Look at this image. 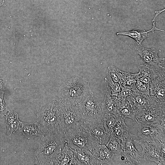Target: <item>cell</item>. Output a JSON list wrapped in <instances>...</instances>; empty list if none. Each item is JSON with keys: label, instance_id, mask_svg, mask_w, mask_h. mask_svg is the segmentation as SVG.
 Instances as JSON below:
<instances>
[{"label": "cell", "instance_id": "1", "mask_svg": "<svg viewBox=\"0 0 165 165\" xmlns=\"http://www.w3.org/2000/svg\"><path fill=\"white\" fill-rule=\"evenodd\" d=\"M58 100L61 104L77 106L93 93L88 80L76 76L65 81L58 90Z\"/></svg>", "mask_w": 165, "mask_h": 165}, {"label": "cell", "instance_id": "2", "mask_svg": "<svg viewBox=\"0 0 165 165\" xmlns=\"http://www.w3.org/2000/svg\"><path fill=\"white\" fill-rule=\"evenodd\" d=\"M41 140L34 152L36 165H53L57 156L65 146L68 145L63 134L50 133Z\"/></svg>", "mask_w": 165, "mask_h": 165}, {"label": "cell", "instance_id": "3", "mask_svg": "<svg viewBox=\"0 0 165 165\" xmlns=\"http://www.w3.org/2000/svg\"><path fill=\"white\" fill-rule=\"evenodd\" d=\"M61 112L59 101L54 100L37 110L36 121L46 135L50 133L61 134L59 130Z\"/></svg>", "mask_w": 165, "mask_h": 165}, {"label": "cell", "instance_id": "4", "mask_svg": "<svg viewBox=\"0 0 165 165\" xmlns=\"http://www.w3.org/2000/svg\"><path fill=\"white\" fill-rule=\"evenodd\" d=\"M60 104L61 108L60 133L64 134L70 130L82 129L84 119L76 106Z\"/></svg>", "mask_w": 165, "mask_h": 165}, {"label": "cell", "instance_id": "5", "mask_svg": "<svg viewBox=\"0 0 165 165\" xmlns=\"http://www.w3.org/2000/svg\"><path fill=\"white\" fill-rule=\"evenodd\" d=\"M68 146L73 150H92L98 143L82 129L69 130L63 134ZM99 144V143H98Z\"/></svg>", "mask_w": 165, "mask_h": 165}, {"label": "cell", "instance_id": "6", "mask_svg": "<svg viewBox=\"0 0 165 165\" xmlns=\"http://www.w3.org/2000/svg\"><path fill=\"white\" fill-rule=\"evenodd\" d=\"M101 103L93 94L87 97L77 105L84 121L93 123L103 124Z\"/></svg>", "mask_w": 165, "mask_h": 165}, {"label": "cell", "instance_id": "7", "mask_svg": "<svg viewBox=\"0 0 165 165\" xmlns=\"http://www.w3.org/2000/svg\"><path fill=\"white\" fill-rule=\"evenodd\" d=\"M138 132L131 134L136 139L140 141L159 142L165 144L164 124L155 123L150 125L138 124Z\"/></svg>", "mask_w": 165, "mask_h": 165}, {"label": "cell", "instance_id": "8", "mask_svg": "<svg viewBox=\"0 0 165 165\" xmlns=\"http://www.w3.org/2000/svg\"><path fill=\"white\" fill-rule=\"evenodd\" d=\"M134 140L141 146V154L144 161L154 162L159 165L165 164V144Z\"/></svg>", "mask_w": 165, "mask_h": 165}, {"label": "cell", "instance_id": "9", "mask_svg": "<svg viewBox=\"0 0 165 165\" xmlns=\"http://www.w3.org/2000/svg\"><path fill=\"white\" fill-rule=\"evenodd\" d=\"M135 49L142 61L155 72L157 75H165V58L159 57L156 50L146 48L141 45L136 46Z\"/></svg>", "mask_w": 165, "mask_h": 165}, {"label": "cell", "instance_id": "10", "mask_svg": "<svg viewBox=\"0 0 165 165\" xmlns=\"http://www.w3.org/2000/svg\"><path fill=\"white\" fill-rule=\"evenodd\" d=\"M165 103L155 102L143 114L136 117L135 121L138 124L145 125H165Z\"/></svg>", "mask_w": 165, "mask_h": 165}, {"label": "cell", "instance_id": "11", "mask_svg": "<svg viewBox=\"0 0 165 165\" xmlns=\"http://www.w3.org/2000/svg\"><path fill=\"white\" fill-rule=\"evenodd\" d=\"M134 142L130 134L128 138L121 143V149L118 154L121 156L122 164L134 165L144 161L142 158L141 152L136 149Z\"/></svg>", "mask_w": 165, "mask_h": 165}, {"label": "cell", "instance_id": "12", "mask_svg": "<svg viewBox=\"0 0 165 165\" xmlns=\"http://www.w3.org/2000/svg\"><path fill=\"white\" fill-rule=\"evenodd\" d=\"M126 98L135 113V118L143 114L155 102L150 96L137 93H134Z\"/></svg>", "mask_w": 165, "mask_h": 165}, {"label": "cell", "instance_id": "13", "mask_svg": "<svg viewBox=\"0 0 165 165\" xmlns=\"http://www.w3.org/2000/svg\"><path fill=\"white\" fill-rule=\"evenodd\" d=\"M82 129L88 133L100 145H106L109 139L110 134L106 132L103 124L91 123L84 121Z\"/></svg>", "mask_w": 165, "mask_h": 165}, {"label": "cell", "instance_id": "14", "mask_svg": "<svg viewBox=\"0 0 165 165\" xmlns=\"http://www.w3.org/2000/svg\"><path fill=\"white\" fill-rule=\"evenodd\" d=\"M165 77L156 76L150 85V95L155 102H165Z\"/></svg>", "mask_w": 165, "mask_h": 165}, {"label": "cell", "instance_id": "15", "mask_svg": "<svg viewBox=\"0 0 165 165\" xmlns=\"http://www.w3.org/2000/svg\"><path fill=\"white\" fill-rule=\"evenodd\" d=\"M99 163L100 165H115V154L105 145L97 144L91 152Z\"/></svg>", "mask_w": 165, "mask_h": 165}, {"label": "cell", "instance_id": "16", "mask_svg": "<svg viewBox=\"0 0 165 165\" xmlns=\"http://www.w3.org/2000/svg\"><path fill=\"white\" fill-rule=\"evenodd\" d=\"M53 165H79L74 151L66 145L59 154Z\"/></svg>", "mask_w": 165, "mask_h": 165}, {"label": "cell", "instance_id": "17", "mask_svg": "<svg viewBox=\"0 0 165 165\" xmlns=\"http://www.w3.org/2000/svg\"><path fill=\"white\" fill-rule=\"evenodd\" d=\"M118 96L114 95L107 91L101 105L103 113H110L117 115V107L120 99Z\"/></svg>", "mask_w": 165, "mask_h": 165}, {"label": "cell", "instance_id": "18", "mask_svg": "<svg viewBox=\"0 0 165 165\" xmlns=\"http://www.w3.org/2000/svg\"><path fill=\"white\" fill-rule=\"evenodd\" d=\"M5 117L7 134L11 135L16 132H18L22 122L19 119L17 114L13 111L9 110Z\"/></svg>", "mask_w": 165, "mask_h": 165}, {"label": "cell", "instance_id": "19", "mask_svg": "<svg viewBox=\"0 0 165 165\" xmlns=\"http://www.w3.org/2000/svg\"><path fill=\"white\" fill-rule=\"evenodd\" d=\"M19 132L27 136H37L41 139L46 134L39 123L37 121L35 123H28L22 122Z\"/></svg>", "mask_w": 165, "mask_h": 165}, {"label": "cell", "instance_id": "20", "mask_svg": "<svg viewBox=\"0 0 165 165\" xmlns=\"http://www.w3.org/2000/svg\"><path fill=\"white\" fill-rule=\"evenodd\" d=\"M116 115L124 119L129 118L135 121V113L126 98L120 99L117 107Z\"/></svg>", "mask_w": 165, "mask_h": 165}, {"label": "cell", "instance_id": "21", "mask_svg": "<svg viewBox=\"0 0 165 165\" xmlns=\"http://www.w3.org/2000/svg\"><path fill=\"white\" fill-rule=\"evenodd\" d=\"M118 117L112 132L116 137L122 141L129 137V128L125 123V119L119 116Z\"/></svg>", "mask_w": 165, "mask_h": 165}, {"label": "cell", "instance_id": "22", "mask_svg": "<svg viewBox=\"0 0 165 165\" xmlns=\"http://www.w3.org/2000/svg\"><path fill=\"white\" fill-rule=\"evenodd\" d=\"M72 150L79 165H100L98 161L90 151Z\"/></svg>", "mask_w": 165, "mask_h": 165}, {"label": "cell", "instance_id": "23", "mask_svg": "<svg viewBox=\"0 0 165 165\" xmlns=\"http://www.w3.org/2000/svg\"><path fill=\"white\" fill-rule=\"evenodd\" d=\"M138 68L139 72L137 80L150 86V83L156 76V73L151 68L144 65H140Z\"/></svg>", "mask_w": 165, "mask_h": 165}, {"label": "cell", "instance_id": "24", "mask_svg": "<svg viewBox=\"0 0 165 165\" xmlns=\"http://www.w3.org/2000/svg\"><path fill=\"white\" fill-rule=\"evenodd\" d=\"M151 31V29L146 31L134 29L128 31L118 32L116 34L128 36L135 40L138 46H140L143 41L149 37L148 33Z\"/></svg>", "mask_w": 165, "mask_h": 165}, {"label": "cell", "instance_id": "25", "mask_svg": "<svg viewBox=\"0 0 165 165\" xmlns=\"http://www.w3.org/2000/svg\"><path fill=\"white\" fill-rule=\"evenodd\" d=\"M117 115L110 113H103V125L106 132L110 134L118 119Z\"/></svg>", "mask_w": 165, "mask_h": 165}, {"label": "cell", "instance_id": "26", "mask_svg": "<svg viewBox=\"0 0 165 165\" xmlns=\"http://www.w3.org/2000/svg\"><path fill=\"white\" fill-rule=\"evenodd\" d=\"M105 145L115 155L119 153L121 149V143L120 139L114 135L112 132L110 133L109 139Z\"/></svg>", "mask_w": 165, "mask_h": 165}, {"label": "cell", "instance_id": "27", "mask_svg": "<svg viewBox=\"0 0 165 165\" xmlns=\"http://www.w3.org/2000/svg\"><path fill=\"white\" fill-rule=\"evenodd\" d=\"M105 78L108 90L111 94L120 97L121 87L120 84L114 81L107 74Z\"/></svg>", "mask_w": 165, "mask_h": 165}, {"label": "cell", "instance_id": "28", "mask_svg": "<svg viewBox=\"0 0 165 165\" xmlns=\"http://www.w3.org/2000/svg\"><path fill=\"white\" fill-rule=\"evenodd\" d=\"M134 90L135 93L150 96L149 85L140 81L137 80L135 83Z\"/></svg>", "mask_w": 165, "mask_h": 165}, {"label": "cell", "instance_id": "29", "mask_svg": "<svg viewBox=\"0 0 165 165\" xmlns=\"http://www.w3.org/2000/svg\"><path fill=\"white\" fill-rule=\"evenodd\" d=\"M4 90L0 91V116H4L9 110L4 100Z\"/></svg>", "mask_w": 165, "mask_h": 165}, {"label": "cell", "instance_id": "30", "mask_svg": "<svg viewBox=\"0 0 165 165\" xmlns=\"http://www.w3.org/2000/svg\"><path fill=\"white\" fill-rule=\"evenodd\" d=\"M165 10V9H163L162 10H159V11H155L156 13V15H155V17L153 18V19L152 20V28L151 29L152 30V32H154V31L155 30H159L160 31H164L162 30L161 29H159L158 28H157L156 26H155V19L156 17L160 13L163 12Z\"/></svg>", "mask_w": 165, "mask_h": 165}, {"label": "cell", "instance_id": "31", "mask_svg": "<svg viewBox=\"0 0 165 165\" xmlns=\"http://www.w3.org/2000/svg\"><path fill=\"white\" fill-rule=\"evenodd\" d=\"M7 81L0 77V91L4 90Z\"/></svg>", "mask_w": 165, "mask_h": 165}, {"label": "cell", "instance_id": "32", "mask_svg": "<svg viewBox=\"0 0 165 165\" xmlns=\"http://www.w3.org/2000/svg\"><path fill=\"white\" fill-rule=\"evenodd\" d=\"M4 2V0H0V7L3 4Z\"/></svg>", "mask_w": 165, "mask_h": 165}]
</instances>
